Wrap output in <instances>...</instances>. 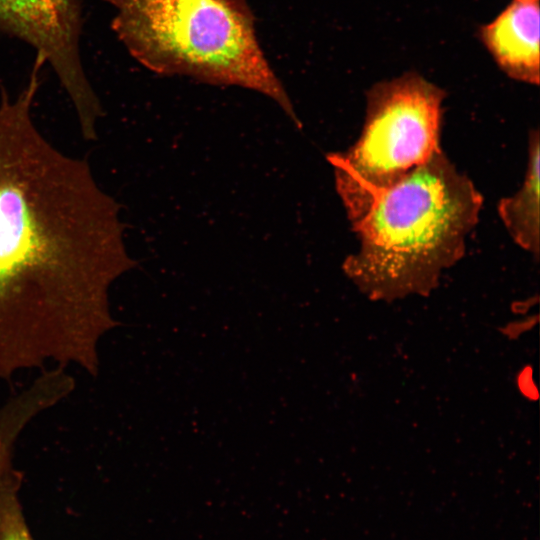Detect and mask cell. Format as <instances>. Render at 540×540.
<instances>
[{"label":"cell","instance_id":"obj_1","mask_svg":"<svg viewBox=\"0 0 540 540\" xmlns=\"http://www.w3.org/2000/svg\"><path fill=\"white\" fill-rule=\"evenodd\" d=\"M40 71L0 95V380L47 365L96 377L100 344L120 323L110 289L136 266L118 203L86 160L39 130Z\"/></svg>","mask_w":540,"mask_h":540},{"label":"cell","instance_id":"obj_2","mask_svg":"<svg viewBox=\"0 0 540 540\" xmlns=\"http://www.w3.org/2000/svg\"><path fill=\"white\" fill-rule=\"evenodd\" d=\"M482 195L440 149L377 193L351 223L359 245L344 273L372 300L428 295L464 255Z\"/></svg>","mask_w":540,"mask_h":540},{"label":"cell","instance_id":"obj_3","mask_svg":"<svg viewBox=\"0 0 540 540\" xmlns=\"http://www.w3.org/2000/svg\"><path fill=\"white\" fill-rule=\"evenodd\" d=\"M129 54L160 75L234 85L275 101L300 127L293 104L262 50L246 0H103Z\"/></svg>","mask_w":540,"mask_h":540},{"label":"cell","instance_id":"obj_4","mask_svg":"<svg viewBox=\"0 0 540 540\" xmlns=\"http://www.w3.org/2000/svg\"><path fill=\"white\" fill-rule=\"evenodd\" d=\"M444 98L441 88L415 72L368 90L359 138L347 151L327 156L350 223L364 214L377 193L441 149Z\"/></svg>","mask_w":540,"mask_h":540},{"label":"cell","instance_id":"obj_5","mask_svg":"<svg viewBox=\"0 0 540 540\" xmlns=\"http://www.w3.org/2000/svg\"><path fill=\"white\" fill-rule=\"evenodd\" d=\"M80 0H0V33L36 51L70 98L82 134L92 135L103 110L83 68Z\"/></svg>","mask_w":540,"mask_h":540},{"label":"cell","instance_id":"obj_6","mask_svg":"<svg viewBox=\"0 0 540 540\" xmlns=\"http://www.w3.org/2000/svg\"><path fill=\"white\" fill-rule=\"evenodd\" d=\"M479 38L508 77L539 84V0H512L494 20L481 26Z\"/></svg>","mask_w":540,"mask_h":540},{"label":"cell","instance_id":"obj_7","mask_svg":"<svg viewBox=\"0 0 540 540\" xmlns=\"http://www.w3.org/2000/svg\"><path fill=\"white\" fill-rule=\"evenodd\" d=\"M539 131L528 142V163L522 186L498 204L499 217L511 238L525 251L539 256Z\"/></svg>","mask_w":540,"mask_h":540},{"label":"cell","instance_id":"obj_8","mask_svg":"<svg viewBox=\"0 0 540 540\" xmlns=\"http://www.w3.org/2000/svg\"><path fill=\"white\" fill-rule=\"evenodd\" d=\"M39 415V404L25 392H17L0 405V482L14 468L20 436Z\"/></svg>","mask_w":540,"mask_h":540},{"label":"cell","instance_id":"obj_9","mask_svg":"<svg viewBox=\"0 0 540 540\" xmlns=\"http://www.w3.org/2000/svg\"><path fill=\"white\" fill-rule=\"evenodd\" d=\"M21 484L22 473L15 467L0 482V540H33L20 502Z\"/></svg>","mask_w":540,"mask_h":540}]
</instances>
